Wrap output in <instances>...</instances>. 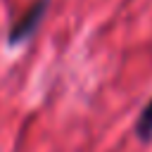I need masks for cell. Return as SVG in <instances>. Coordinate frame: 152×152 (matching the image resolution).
<instances>
[{
  "instance_id": "6da1fadb",
  "label": "cell",
  "mask_w": 152,
  "mask_h": 152,
  "mask_svg": "<svg viewBox=\"0 0 152 152\" xmlns=\"http://www.w3.org/2000/svg\"><path fill=\"white\" fill-rule=\"evenodd\" d=\"M48 7H50V0H36V2L12 24V28H10V33H7V43H10V45H19V43L28 40V38L36 33V28L40 26Z\"/></svg>"
},
{
  "instance_id": "7a4b0ae2",
  "label": "cell",
  "mask_w": 152,
  "mask_h": 152,
  "mask_svg": "<svg viewBox=\"0 0 152 152\" xmlns=\"http://www.w3.org/2000/svg\"><path fill=\"white\" fill-rule=\"evenodd\" d=\"M135 135H138L142 142L152 140V100L140 109V114H138V119H135Z\"/></svg>"
}]
</instances>
